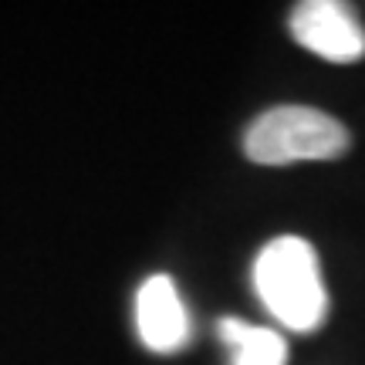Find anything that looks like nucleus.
Returning a JSON list of instances; mask_svg holds the SVG:
<instances>
[{"instance_id":"nucleus-1","label":"nucleus","mask_w":365,"mask_h":365,"mask_svg":"<svg viewBox=\"0 0 365 365\" xmlns=\"http://www.w3.org/2000/svg\"><path fill=\"white\" fill-rule=\"evenodd\" d=\"M254 291L264 308L291 331H318L328 314V291L322 281L318 254L304 237L284 234L254 261Z\"/></svg>"},{"instance_id":"nucleus-2","label":"nucleus","mask_w":365,"mask_h":365,"mask_svg":"<svg viewBox=\"0 0 365 365\" xmlns=\"http://www.w3.org/2000/svg\"><path fill=\"white\" fill-rule=\"evenodd\" d=\"M349 153V129L312 105H277L250 122L244 156L257 166H284L298 159H339Z\"/></svg>"},{"instance_id":"nucleus-3","label":"nucleus","mask_w":365,"mask_h":365,"mask_svg":"<svg viewBox=\"0 0 365 365\" xmlns=\"http://www.w3.org/2000/svg\"><path fill=\"white\" fill-rule=\"evenodd\" d=\"M291 34L301 48L331 65H352L365 58V27L335 0H304L291 14Z\"/></svg>"},{"instance_id":"nucleus-4","label":"nucleus","mask_w":365,"mask_h":365,"mask_svg":"<svg viewBox=\"0 0 365 365\" xmlns=\"http://www.w3.org/2000/svg\"><path fill=\"white\" fill-rule=\"evenodd\" d=\"M135 325L149 352L173 355L190 341V314L173 277L153 274L143 281L135 294Z\"/></svg>"},{"instance_id":"nucleus-5","label":"nucleus","mask_w":365,"mask_h":365,"mask_svg":"<svg viewBox=\"0 0 365 365\" xmlns=\"http://www.w3.org/2000/svg\"><path fill=\"white\" fill-rule=\"evenodd\" d=\"M217 335L223 345L234 349V365H287V341L274 328L247 325L240 318H220Z\"/></svg>"}]
</instances>
